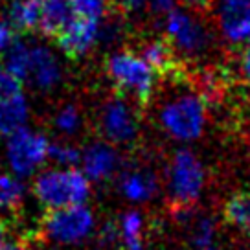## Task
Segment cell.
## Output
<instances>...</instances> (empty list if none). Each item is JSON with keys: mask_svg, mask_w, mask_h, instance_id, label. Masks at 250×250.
<instances>
[{"mask_svg": "<svg viewBox=\"0 0 250 250\" xmlns=\"http://www.w3.org/2000/svg\"><path fill=\"white\" fill-rule=\"evenodd\" d=\"M83 171L88 180H105L109 179L118 167L116 149L105 142H94L85 149L81 156Z\"/></svg>", "mask_w": 250, "mask_h": 250, "instance_id": "12", "label": "cell"}, {"mask_svg": "<svg viewBox=\"0 0 250 250\" xmlns=\"http://www.w3.org/2000/svg\"><path fill=\"white\" fill-rule=\"evenodd\" d=\"M213 237V223L210 219H201L193 228V243L201 249H206Z\"/></svg>", "mask_w": 250, "mask_h": 250, "instance_id": "25", "label": "cell"}, {"mask_svg": "<svg viewBox=\"0 0 250 250\" xmlns=\"http://www.w3.org/2000/svg\"><path fill=\"white\" fill-rule=\"evenodd\" d=\"M31 61V46L22 41H13L6 50V70L19 81L28 79Z\"/></svg>", "mask_w": 250, "mask_h": 250, "instance_id": "18", "label": "cell"}, {"mask_svg": "<svg viewBox=\"0 0 250 250\" xmlns=\"http://www.w3.org/2000/svg\"><path fill=\"white\" fill-rule=\"evenodd\" d=\"M118 4V8L124 11H134V9L142 8L144 4H147L149 0H114Z\"/></svg>", "mask_w": 250, "mask_h": 250, "instance_id": "30", "label": "cell"}, {"mask_svg": "<svg viewBox=\"0 0 250 250\" xmlns=\"http://www.w3.org/2000/svg\"><path fill=\"white\" fill-rule=\"evenodd\" d=\"M28 78L41 90H50L61 81V64L44 46H31V61Z\"/></svg>", "mask_w": 250, "mask_h": 250, "instance_id": "13", "label": "cell"}, {"mask_svg": "<svg viewBox=\"0 0 250 250\" xmlns=\"http://www.w3.org/2000/svg\"><path fill=\"white\" fill-rule=\"evenodd\" d=\"M203 184L204 171L197 156L186 149L179 151L173 158L171 173H169V189L177 217L189 213L203 189Z\"/></svg>", "mask_w": 250, "mask_h": 250, "instance_id": "3", "label": "cell"}, {"mask_svg": "<svg viewBox=\"0 0 250 250\" xmlns=\"http://www.w3.org/2000/svg\"><path fill=\"white\" fill-rule=\"evenodd\" d=\"M142 59L153 68L155 74H160V76L180 78L186 74L180 61L177 59V48L173 46L169 39L147 41L142 46Z\"/></svg>", "mask_w": 250, "mask_h": 250, "instance_id": "11", "label": "cell"}, {"mask_svg": "<svg viewBox=\"0 0 250 250\" xmlns=\"http://www.w3.org/2000/svg\"><path fill=\"white\" fill-rule=\"evenodd\" d=\"M42 0H13L9 6V24L17 31L39 30Z\"/></svg>", "mask_w": 250, "mask_h": 250, "instance_id": "17", "label": "cell"}, {"mask_svg": "<svg viewBox=\"0 0 250 250\" xmlns=\"http://www.w3.org/2000/svg\"><path fill=\"white\" fill-rule=\"evenodd\" d=\"M0 250H28V247L22 241H15L9 237L8 241L0 243Z\"/></svg>", "mask_w": 250, "mask_h": 250, "instance_id": "31", "label": "cell"}, {"mask_svg": "<svg viewBox=\"0 0 250 250\" xmlns=\"http://www.w3.org/2000/svg\"><path fill=\"white\" fill-rule=\"evenodd\" d=\"M24 195L22 184L9 175H0V210H9L21 204Z\"/></svg>", "mask_w": 250, "mask_h": 250, "instance_id": "21", "label": "cell"}, {"mask_svg": "<svg viewBox=\"0 0 250 250\" xmlns=\"http://www.w3.org/2000/svg\"><path fill=\"white\" fill-rule=\"evenodd\" d=\"M48 158L55 160L62 169H72L81 160V153L74 146H68V144H50Z\"/></svg>", "mask_w": 250, "mask_h": 250, "instance_id": "22", "label": "cell"}, {"mask_svg": "<svg viewBox=\"0 0 250 250\" xmlns=\"http://www.w3.org/2000/svg\"><path fill=\"white\" fill-rule=\"evenodd\" d=\"M21 92V81L0 66V98H8Z\"/></svg>", "mask_w": 250, "mask_h": 250, "instance_id": "26", "label": "cell"}, {"mask_svg": "<svg viewBox=\"0 0 250 250\" xmlns=\"http://www.w3.org/2000/svg\"><path fill=\"white\" fill-rule=\"evenodd\" d=\"M11 37H13L11 26L0 21V54L9 48V44H11Z\"/></svg>", "mask_w": 250, "mask_h": 250, "instance_id": "29", "label": "cell"}, {"mask_svg": "<svg viewBox=\"0 0 250 250\" xmlns=\"http://www.w3.org/2000/svg\"><path fill=\"white\" fill-rule=\"evenodd\" d=\"M70 0H42L41 2L39 30L46 37H59L76 19Z\"/></svg>", "mask_w": 250, "mask_h": 250, "instance_id": "14", "label": "cell"}, {"mask_svg": "<svg viewBox=\"0 0 250 250\" xmlns=\"http://www.w3.org/2000/svg\"><path fill=\"white\" fill-rule=\"evenodd\" d=\"M100 124L103 134L114 144H127L138 133V118L122 96H114L103 103Z\"/></svg>", "mask_w": 250, "mask_h": 250, "instance_id": "7", "label": "cell"}, {"mask_svg": "<svg viewBox=\"0 0 250 250\" xmlns=\"http://www.w3.org/2000/svg\"><path fill=\"white\" fill-rule=\"evenodd\" d=\"M166 31L173 46L184 50L188 54H195L199 50H203L208 42L203 26L195 22L189 15L177 9H173L166 19Z\"/></svg>", "mask_w": 250, "mask_h": 250, "instance_id": "8", "label": "cell"}, {"mask_svg": "<svg viewBox=\"0 0 250 250\" xmlns=\"http://www.w3.org/2000/svg\"><path fill=\"white\" fill-rule=\"evenodd\" d=\"M173 6H175V0H149V8L156 15H162V13H171Z\"/></svg>", "mask_w": 250, "mask_h": 250, "instance_id": "27", "label": "cell"}, {"mask_svg": "<svg viewBox=\"0 0 250 250\" xmlns=\"http://www.w3.org/2000/svg\"><path fill=\"white\" fill-rule=\"evenodd\" d=\"M30 114V107L22 94L0 98V136H11L24 129Z\"/></svg>", "mask_w": 250, "mask_h": 250, "instance_id": "15", "label": "cell"}, {"mask_svg": "<svg viewBox=\"0 0 250 250\" xmlns=\"http://www.w3.org/2000/svg\"><path fill=\"white\" fill-rule=\"evenodd\" d=\"M186 8L193 9V11H199V13H203V11H210L213 6H215V0H180Z\"/></svg>", "mask_w": 250, "mask_h": 250, "instance_id": "28", "label": "cell"}, {"mask_svg": "<svg viewBox=\"0 0 250 250\" xmlns=\"http://www.w3.org/2000/svg\"><path fill=\"white\" fill-rule=\"evenodd\" d=\"M243 72H245L247 79L250 81V44L247 46V50H245V55H243Z\"/></svg>", "mask_w": 250, "mask_h": 250, "instance_id": "33", "label": "cell"}, {"mask_svg": "<svg viewBox=\"0 0 250 250\" xmlns=\"http://www.w3.org/2000/svg\"><path fill=\"white\" fill-rule=\"evenodd\" d=\"M107 74L122 92L147 103L155 86V72L142 57L131 52H116L107 61Z\"/></svg>", "mask_w": 250, "mask_h": 250, "instance_id": "2", "label": "cell"}, {"mask_svg": "<svg viewBox=\"0 0 250 250\" xmlns=\"http://www.w3.org/2000/svg\"><path fill=\"white\" fill-rule=\"evenodd\" d=\"M70 4L78 17L98 21L105 13L107 0H70Z\"/></svg>", "mask_w": 250, "mask_h": 250, "instance_id": "24", "label": "cell"}, {"mask_svg": "<svg viewBox=\"0 0 250 250\" xmlns=\"http://www.w3.org/2000/svg\"><path fill=\"white\" fill-rule=\"evenodd\" d=\"M33 193L48 210H59L85 203L90 186L88 179L78 169H50L35 179Z\"/></svg>", "mask_w": 250, "mask_h": 250, "instance_id": "1", "label": "cell"}, {"mask_svg": "<svg viewBox=\"0 0 250 250\" xmlns=\"http://www.w3.org/2000/svg\"><path fill=\"white\" fill-rule=\"evenodd\" d=\"M164 129L175 138L191 140L203 133L206 107L199 94H184L166 105L160 112Z\"/></svg>", "mask_w": 250, "mask_h": 250, "instance_id": "4", "label": "cell"}, {"mask_svg": "<svg viewBox=\"0 0 250 250\" xmlns=\"http://www.w3.org/2000/svg\"><path fill=\"white\" fill-rule=\"evenodd\" d=\"M79 124H81V116L74 105L62 107L54 118V125L64 134H74L79 129Z\"/></svg>", "mask_w": 250, "mask_h": 250, "instance_id": "23", "label": "cell"}, {"mask_svg": "<svg viewBox=\"0 0 250 250\" xmlns=\"http://www.w3.org/2000/svg\"><path fill=\"white\" fill-rule=\"evenodd\" d=\"M217 21L232 42L250 41V0H215Z\"/></svg>", "mask_w": 250, "mask_h": 250, "instance_id": "9", "label": "cell"}, {"mask_svg": "<svg viewBox=\"0 0 250 250\" xmlns=\"http://www.w3.org/2000/svg\"><path fill=\"white\" fill-rule=\"evenodd\" d=\"M48 153L50 142L46 136L30 129H21L19 133L11 134L6 147L9 166L21 177L31 175L39 166L44 164Z\"/></svg>", "mask_w": 250, "mask_h": 250, "instance_id": "6", "label": "cell"}, {"mask_svg": "<svg viewBox=\"0 0 250 250\" xmlns=\"http://www.w3.org/2000/svg\"><path fill=\"white\" fill-rule=\"evenodd\" d=\"M120 188L124 195L129 197L131 201H147L155 193L156 179L147 169H131L122 175Z\"/></svg>", "mask_w": 250, "mask_h": 250, "instance_id": "16", "label": "cell"}, {"mask_svg": "<svg viewBox=\"0 0 250 250\" xmlns=\"http://www.w3.org/2000/svg\"><path fill=\"white\" fill-rule=\"evenodd\" d=\"M144 221L138 211H129L120 223V237L127 250H142L144 245Z\"/></svg>", "mask_w": 250, "mask_h": 250, "instance_id": "20", "label": "cell"}, {"mask_svg": "<svg viewBox=\"0 0 250 250\" xmlns=\"http://www.w3.org/2000/svg\"><path fill=\"white\" fill-rule=\"evenodd\" d=\"M100 37V24L94 19L76 17L72 24L57 37L59 48L64 55L78 59L86 52H90Z\"/></svg>", "mask_w": 250, "mask_h": 250, "instance_id": "10", "label": "cell"}, {"mask_svg": "<svg viewBox=\"0 0 250 250\" xmlns=\"http://www.w3.org/2000/svg\"><path fill=\"white\" fill-rule=\"evenodd\" d=\"M9 234H11V227L6 219H0V243L8 241Z\"/></svg>", "mask_w": 250, "mask_h": 250, "instance_id": "32", "label": "cell"}, {"mask_svg": "<svg viewBox=\"0 0 250 250\" xmlns=\"http://www.w3.org/2000/svg\"><path fill=\"white\" fill-rule=\"evenodd\" d=\"M223 213L227 223L250 232V191H239L230 197Z\"/></svg>", "mask_w": 250, "mask_h": 250, "instance_id": "19", "label": "cell"}, {"mask_svg": "<svg viewBox=\"0 0 250 250\" xmlns=\"http://www.w3.org/2000/svg\"><path fill=\"white\" fill-rule=\"evenodd\" d=\"M94 228V215L86 206H68L59 210H48L42 219V232L55 243L74 245L90 235Z\"/></svg>", "mask_w": 250, "mask_h": 250, "instance_id": "5", "label": "cell"}]
</instances>
